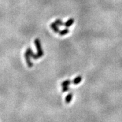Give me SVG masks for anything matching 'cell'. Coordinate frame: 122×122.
Here are the masks:
<instances>
[{
	"mask_svg": "<svg viewBox=\"0 0 122 122\" xmlns=\"http://www.w3.org/2000/svg\"><path fill=\"white\" fill-rule=\"evenodd\" d=\"M34 44L36 47V49L37 50V55L39 56V57H41L44 55V51L41 47L40 40L39 39H36L34 41Z\"/></svg>",
	"mask_w": 122,
	"mask_h": 122,
	"instance_id": "obj_1",
	"label": "cell"
},
{
	"mask_svg": "<svg viewBox=\"0 0 122 122\" xmlns=\"http://www.w3.org/2000/svg\"><path fill=\"white\" fill-rule=\"evenodd\" d=\"M24 57H25L26 61V63H27V66L29 67H33V62H31V57L29 55V54L27 53V51H26L25 54H24Z\"/></svg>",
	"mask_w": 122,
	"mask_h": 122,
	"instance_id": "obj_2",
	"label": "cell"
},
{
	"mask_svg": "<svg viewBox=\"0 0 122 122\" xmlns=\"http://www.w3.org/2000/svg\"><path fill=\"white\" fill-rule=\"evenodd\" d=\"M26 51H27V53L29 54V55H30V57H32L33 59H34V60H37V59H38L40 58L39 56L38 55H37V54H34V53L33 52V50H32V49H31L30 48H28V49L26 50Z\"/></svg>",
	"mask_w": 122,
	"mask_h": 122,
	"instance_id": "obj_3",
	"label": "cell"
},
{
	"mask_svg": "<svg viewBox=\"0 0 122 122\" xmlns=\"http://www.w3.org/2000/svg\"><path fill=\"white\" fill-rule=\"evenodd\" d=\"M51 29H53V31H54L55 33H59V27H58V26L57 25L55 24V22H53L52 24H51Z\"/></svg>",
	"mask_w": 122,
	"mask_h": 122,
	"instance_id": "obj_4",
	"label": "cell"
},
{
	"mask_svg": "<svg viewBox=\"0 0 122 122\" xmlns=\"http://www.w3.org/2000/svg\"><path fill=\"white\" fill-rule=\"evenodd\" d=\"M74 19L73 18H70L64 23V26L66 27H69L74 24Z\"/></svg>",
	"mask_w": 122,
	"mask_h": 122,
	"instance_id": "obj_5",
	"label": "cell"
},
{
	"mask_svg": "<svg viewBox=\"0 0 122 122\" xmlns=\"http://www.w3.org/2000/svg\"><path fill=\"white\" fill-rule=\"evenodd\" d=\"M82 80V76H78L76 78H75L74 79V80L72 81V83H73L74 85H77L80 83Z\"/></svg>",
	"mask_w": 122,
	"mask_h": 122,
	"instance_id": "obj_6",
	"label": "cell"
},
{
	"mask_svg": "<svg viewBox=\"0 0 122 122\" xmlns=\"http://www.w3.org/2000/svg\"><path fill=\"white\" fill-rule=\"evenodd\" d=\"M72 97H73V95L72 93H69L66 97V104H69L70 102H71L72 99Z\"/></svg>",
	"mask_w": 122,
	"mask_h": 122,
	"instance_id": "obj_7",
	"label": "cell"
},
{
	"mask_svg": "<svg viewBox=\"0 0 122 122\" xmlns=\"http://www.w3.org/2000/svg\"><path fill=\"white\" fill-rule=\"evenodd\" d=\"M69 32V30L67 28V29H63V30H62V31H59V34L60 36H64V35H66V34H68Z\"/></svg>",
	"mask_w": 122,
	"mask_h": 122,
	"instance_id": "obj_8",
	"label": "cell"
},
{
	"mask_svg": "<svg viewBox=\"0 0 122 122\" xmlns=\"http://www.w3.org/2000/svg\"><path fill=\"white\" fill-rule=\"evenodd\" d=\"M72 82L70 80H65V81H64V82H62V84H61V85L62 86V87H65V86H69V85H70V84H71Z\"/></svg>",
	"mask_w": 122,
	"mask_h": 122,
	"instance_id": "obj_9",
	"label": "cell"
},
{
	"mask_svg": "<svg viewBox=\"0 0 122 122\" xmlns=\"http://www.w3.org/2000/svg\"><path fill=\"white\" fill-rule=\"evenodd\" d=\"M55 24L58 26H64V23H63V22L60 19H57L55 21Z\"/></svg>",
	"mask_w": 122,
	"mask_h": 122,
	"instance_id": "obj_10",
	"label": "cell"
},
{
	"mask_svg": "<svg viewBox=\"0 0 122 122\" xmlns=\"http://www.w3.org/2000/svg\"><path fill=\"white\" fill-rule=\"evenodd\" d=\"M69 90V87L68 86H65V87H63L62 88V92H67Z\"/></svg>",
	"mask_w": 122,
	"mask_h": 122,
	"instance_id": "obj_11",
	"label": "cell"
}]
</instances>
